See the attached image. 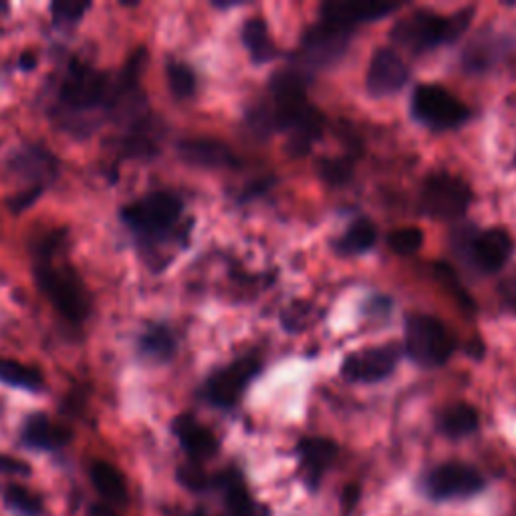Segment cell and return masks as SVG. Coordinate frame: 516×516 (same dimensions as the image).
Here are the masks:
<instances>
[{
  "label": "cell",
  "mask_w": 516,
  "mask_h": 516,
  "mask_svg": "<svg viewBox=\"0 0 516 516\" xmlns=\"http://www.w3.org/2000/svg\"><path fill=\"white\" fill-rule=\"evenodd\" d=\"M61 242V232H53L43 240L35 258V279L45 297L57 307V311L73 323L85 321L91 303L81 277L69 267H55L53 252Z\"/></svg>",
  "instance_id": "obj_1"
},
{
  "label": "cell",
  "mask_w": 516,
  "mask_h": 516,
  "mask_svg": "<svg viewBox=\"0 0 516 516\" xmlns=\"http://www.w3.org/2000/svg\"><path fill=\"white\" fill-rule=\"evenodd\" d=\"M474 9L458 11L452 17H440L434 11H414L402 17L392 29V41L412 53H426L438 45H448L460 39L470 27Z\"/></svg>",
  "instance_id": "obj_2"
},
{
  "label": "cell",
  "mask_w": 516,
  "mask_h": 516,
  "mask_svg": "<svg viewBox=\"0 0 516 516\" xmlns=\"http://www.w3.org/2000/svg\"><path fill=\"white\" fill-rule=\"evenodd\" d=\"M184 202L172 192H154L132 204L123 206L121 218L125 226L146 240L166 236L180 220Z\"/></svg>",
  "instance_id": "obj_3"
},
{
  "label": "cell",
  "mask_w": 516,
  "mask_h": 516,
  "mask_svg": "<svg viewBox=\"0 0 516 516\" xmlns=\"http://www.w3.org/2000/svg\"><path fill=\"white\" fill-rule=\"evenodd\" d=\"M113 97V81L83 63H73L59 87V101L69 111H93L97 107L109 109Z\"/></svg>",
  "instance_id": "obj_4"
},
{
  "label": "cell",
  "mask_w": 516,
  "mask_h": 516,
  "mask_svg": "<svg viewBox=\"0 0 516 516\" xmlns=\"http://www.w3.org/2000/svg\"><path fill=\"white\" fill-rule=\"evenodd\" d=\"M406 349L418 365L440 367L454 353V339L440 319L412 315L406 323Z\"/></svg>",
  "instance_id": "obj_5"
},
{
  "label": "cell",
  "mask_w": 516,
  "mask_h": 516,
  "mask_svg": "<svg viewBox=\"0 0 516 516\" xmlns=\"http://www.w3.org/2000/svg\"><path fill=\"white\" fill-rule=\"evenodd\" d=\"M412 115L430 129H452L470 117V109L440 85H420L412 95Z\"/></svg>",
  "instance_id": "obj_6"
},
{
  "label": "cell",
  "mask_w": 516,
  "mask_h": 516,
  "mask_svg": "<svg viewBox=\"0 0 516 516\" xmlns=\"http://www.w3.org/2000/svg\"><path fill=\"white\" fill-rule=\"evenodd\" d=\"M472 202L468 184L452 174L438 172L428 176L422 188V208L436 220H458Z\"/></svg>",
  "instance_id": "obj_7"
},
{
  "label": "cell",
  "mask_w": 516,
  "mask_h": 516,
  "mask_svg": "<svg viewBox=\"0 0 516 516\" xmlns=\"http://www.w3.org/2000/svg\"><path fill=\"white\" fill-rule=\"evenodd\" d=\"M402 359V347L396 343L367 347L347 355L341 365V373L349 381L377 383L390 377Z\"/></svg>",
  "instance_id": "obj_8"
},
{
  "label": "cell",
  "mask_w": 516,
  "mask_h": 516,
  "mask_svg": "<svg viewBox=\"0 0 516 516\" xmlns=\"http://www.w3.org/2000/svg\"><path fill=\"white\" fill-rule=\"evenodd\" d=\"M258 371H261V361L254 357H244L216 371L204 385L206 400L218 408H232Z\"/></svg>",
  "instance_id": "obj_9"
},
{
  "label": "cell",
  "mask_w": 516,
  "mask_h": 516,
  "mask_svg": "<svg viewBox=\"0 0 516 516\" xmlns=\"http://www.w3.org/2000/svg\"><path fill=\"white\" fill-rule=\"evenodd\" d=\"M353 29L321 19L315 27H311L301 41V57L311 67H325L335 63L349 45Z\"/></svg>",
  "instance_id": "obj_10"
},
{
  "label": "cell",
  "mask_w": 516,
  "mask_h": 516,
  "mask_svg": "<svg viewBox=\"0 0 516 516\" xmlns=\"http://www.w3.org/2000/svg\"><path fill=\"white\" fill-rule=\"evenodd\" d=\"M484 486V480L478 470L466 464L450 462L438 466L426 480V490L432 498L448 500V498H464L476 494Z\"/></svg>",
  "instance_id": "obj_11"
},
{
  "label": "cell",
  "mask_w": 516,
  "mask_h": 516,
  "mask_svg": "<svg viewBox=\"0 0 516 516\" xmlns=\"http://www.w3.org/2000/svg\"><path fill=\"white\" fill-rule=\"evenodd\" d=\"M410 79L408 65L394 49H377L371 57L369 69H367V91L373 97H387L394 95Z\"/></svg>",
  "instance_id": "obj_12"
},
{
  "label": "cell",
  "mask_w": 516,
  "mask_h": 516,
  "mask_svg": "<svg viewBox=\"0 0 516 516\" xmlns=\"http://www.w3.org/2000/svg\"><path fill=\"white\" fill-rule=\"evenodd\" d=\"M514 252L510 234L502 228H490L476 234L470 242V254L474 265L482 273H498L506 267Z\"/></svg>",
  "instance_id": "obj_13"
},
{
  "label": "cell",
  "mask_w": 516,
  "mask_h": 516,
  "mask_svg": "<svg viewBox=\"0 0 516 516\" xmlns=\"http://www.w3.org/2000/svg\"><path fill=\"white\" fill-rule=\"evenodd\" d=\"M400 5L394 3H327L321 7V19L353 29L359 23L379 21L396 13Z\"/></svg>",
  "instance_id": "obj_14"
},
{
  "label": "cell",
  "mask_w": 516,
  "mask_h": 516,
  "mask_svg": "<svg viewBox=\"0 0 516 516\" xmlns=\"http://www.w3.org/2000/svg\"><path fill=\"white\" fill-rule=\"evenodd\" d=\"M178 154L186 164L196 168L218 170V168H232L236 164V158L230 152V148L210 138L184 140L178 144Z\"/></svg>",
  "instance_id": "obj_15"
},
{
  "label": "cell",
  "mask_w": 516,
  "mask_h": 516,
  "mask_svg": "<svg viewBox=\"0 0 516 516\" xmlns=\"http://www.w3.org/2000/svg\"><path fill=\"white\" fill-rule=\"evenodd\" d=\"M174 434L178 436L184 450L190 454V458L194 462L206 460V458L214 456L218 450V442H216L214 434L208 428L200 426L196 422V418H192L188 414L178 416L174 420Z\"/></svg>",
  "instance_id": "obj_16"
},
{
  "label": "cell",
  "mask_w": 516,
  "mask_h": 516,
  "mask_svg": "<svg viewBox=\"0 0 516 516\" xmlns=\"http://www.w3.org/2000/svg\"><path fill=\"white\" fill-rule=\"evenodd\" d=\"M23 440L39 450H57L71 440V432L51 422L45 414H35L25 424Z\"/></svg>",
  "instance_id": "obj_17"
},
{
  "label": "cell",
  "mask_w": 516,
  "mask_h": 516,
  "mask_svg": "<svg viewBox=\"0 0 516 516\" xmlns=\"http://www.w3.org/2000/svg\"><path fill=\"white\" fill-rule=\"evenodd\" d=\"M91 482L97 488V492L105 500H109L113 506H125L127 504V500H129L127 484H125L121 472L115 466H111L109 462H103V460L93 462Z\"/></svg>",
  "instance_id": "obj_18"
},
{
  "label": "cell",
  "mask_w": 516,
  "mask_h": 516,
  "mask_svg": "<svg viewBox=\"0 0 516 516\" xmlns=\"http://www.w3.org/2000/svg\"><path fill=\"white\" fill-rule=\"evenodd\" d=\"M299 456L307 476L311 480H319L327 466L335 460L337 446L327 438H307L299 444Z\"/></svg>",
  "instance_id": "obj_19"
},
{
  "label": "cell",
  "mask_w": 516,
  "mask_h": 516,
  "mask_svg": "<svg viewBox=\"0 0 516 516\" xmlns=\"http://www.w3.org/2000/svg\"><path fill=\"white\" fill-rule=\"evenodd\" d=\"M15 172L27 176L29 180H51L57 174V160L53 158L51 152L39 148V146H29L23 152H19L13 160Z\"/></svg>",
  "instance_id": "obj_20"
},
{
  "label": "cell",
  "mask_w": 516,
  "mask_h": 516,
  "mask_svg": "<svg viewBox=\"0 0 516 516\" xmlns=\"http://www.w3.org/2000/svg\"><path fill=\"white\" fill-rule=\"evenodd\" d=\"M242 43L254 63H267L275 59L277 47L269 35V27L263 19H250L242 27Z\"/></svg>",
  "instance_id": "obj_21"
},
{
  "label": "cell",
  "mask_w": 516,
  "mask_h": 516,
  "mask_svg": "<svg viewBox=\"0 0 516 516\" xmlns=\"http://www.w3.org/2000/svg\"><path fill=\"white\" fill-rule=\"evenodd\" d=\"M178 349L174 333L166 325H150L140 337V351L154 363H166Z\"/></svg>",
  "instance_id": "obj_22"
},
{
  "label": "cell",
  "mask_w": 516,
  "mask_h": 516,
  "mask_svg": "<svg viewBox=\"0 0 516 516\" xmlns=\"http://www.w3.org/2000/svg\"><path fill=\"white\" fill-rule=\"evenodd\" d=\"M377 242V228L369 218L355 220L345 234L337 240L335 248L343 256H357L371 250Z\"/></svg>",
  "instance_id": "obj_23"
},
{
  "label": "cell",
  "mask_w": 516,
  "mask_h": 516,
  "mask_svg": "<svg viewBox=\"0 0 516 516\" xmlns=\"http://www.w3.org/2000/svg\"><path fill=\"white\" fill-rule=\"evenodd\" d=\"M478 428V412L468 404H456L440 416V430L448 438H464Z\"/></svg>",
  "instance_id": "obj_24"
},
{
  "label": "cell",
  "mask_w": 516,
  "mask_h": 516,
  "mask_svg": "<svg viewBox=\"0 0 516 516\" xmlns=\"http://www.w3.org/2000/svg\"><path fill=\"white\" fill-rule=\"evenodd\" d=\"M224 484H226V502L232 516H269L267 506H258L234 474L226 476Z\"/></svg>",
  "instance_id": "obj_25"
},
{
  "label": "cell",
  "mask_w": 516,
  "mask_h": 516,
  "mask_svg": "<svg viewBox=\"0 0 516 516\" xmlns=\"http://www.w3.org/2000/svg\"><path fill=\"white\" fill-rule=\"evenodd\" d=\"M0 381L29 392H39L43 387V375L37 369L13 359H0Z\"/></svg>",
  "instance_id": "obj_26"
},
{
  "label": "cell",
  "mask_w": 516,
  "mask_h": 516,
  "mask_svg": "<svg viewBox=\"0 0 516 516\" xmlns=\"http://www.w3.org/2000/svg\"><path fill=\"white\" fill-rule=\"evenodd\" d=\"M424 244V232L416 226H404L387 236V246H390L400 256L416 254Z\"/></svg>",
  "instance_id": "obj_27"
},
{
  "label": "cell",
  "mask_w": 516,
  "mask_h": 516,
  "mask_svg": "<svg viewBox=\"0 0 516 516\" xmlns=\"http://www.w3.org/2000/svg\"><path fill=\"white\" fill-rule=\"evenodd\" d=\"M5 502L13 510H17V512H21L25 516H39V514H43V500L37 494L25 490L23 486H15V484L7 486Z\"/></svg>",
  "instance_id": "obj_28"
},
{
  "label": "cell",
  "mask_w": 516,
  "mask_h": 516,
  "mask_svg": "<svg viewBox=\"0 0 516 516\" xmlns=\"http://www.w3.org/2000/svg\"><path fill=\"white\" fill-rule=\"evenodd\" d=\"M168 83H170L172 93L178 99L192 97V93L196 91V75H194V71L186 63H180V61H172L168 65Z\"/></svg>",
  "instance_id": "obj_29"
},
{
  "label": "cell",
  "mask_w": 516,
  "mask_h": 516,
  "mask_svg": "<svg viewBox=\"0 0 516 516\" xmlns=\"http://www.w3.org/2000/svg\"><path fill=\"white\" fill-rule=\"evenodd\" d=\"M319 176L329 182L331 186H341L351 180L353 174V162L349 158H333V160H321L317 168Z\"/></svg>",
  "instance_id": "obj_30"
},
{
  "label": "cell",
  "mask_w": 516,
  "mask_h": 516,
  "mask_svg": "<svg viewBox=\"0 0 516 516\" xmlns=\"http://www.w3.org/2000/svg\"><path fill=\"white\" fill-rule=\"evenodd\" d=\"M91 9V3H81V0H59V3L51 5V15L57 23H77L83 19V15Z\"/></svg>",
  "instance_id": "obj_31"
},
{
  "label": "cell",
  "mask_w": 516,
  "mask_h": 516,
  "mask_svg": "<svg viewBox=\"0 0 516 516\" xmlns=\"http://www.w3.org/2000/svg\"><path fill=\"white\" fill-rule=\"evenodd\" d=\"M180 480L184 486H188L190 490H204L208 486V476L204 474V470L196 464H188V466H182L180 472H178Z\"/></svg>",
  "instance_id": "obj_32"
},
{
  "label": "cell",
  "mask_w": 516,
  "mask_h": 516,
  "mask_svg": "<svg viewBox=\"0 0 516 516\" xmlns=\"http://www.w3.org/2000/svg\"><path fill=\"white\" fill-rule=\"evenodd\" d=\"M392 301L387 299V297H373V299H369L367 303H365V307H363V313L367 315V317H371V319H385L387 315L392 313Z\"/></svg>",
  "instance_id": "obj_33"
},
{
  "label": "cell",
  "mask_w": 516,
  "mask_h": 516,
  "mask_svg": "<svg viewBox=\"0 0 516 516\" xmlns=\"http://www.w3.org/2000/svg\"><path fill=\"white\" fill-rule=\"evenodd\" d=\"M31 472L29 464L17 460V458H11V456H5L0 454V474H17V476H27Z\"/></svg>",
  "instance_id": "obj_34"
},
{
  "label": "cell",
  "mask_w": 516,
  "mask_h": 516,
  "mask_svg": "<svg viewBox=\"0 0 516 516\" xmlns=\"http://www.w3.org/2000/svg\"><path fill=\"white\" fill-rule=\"evenodd\" d=\"M343 500H345V512H349L355 504H357V500H359V486H349V488H345V494H343Z\"/></svg>",
  "instance_id": "obj_35"
},
{
  "label": "cell",
  "mask_w": 516,
  "mask_h": 516,
  "mask_svg": "<svg viewBox=\"0 0 516 516\" xmlns=\"http://www.w3.org/2000/svg\"><path fill=\"white\" fill-rule=\"evenodd\" d=\"M89 516H119V514L107 504H93L89 508Z\"/></svg>",
  "instance_id": "obj_36"
},
{
  "label": "cell",
  "mask_w": 516,
  "mask_h": 516,
  "mask_svg": "<svg viewBox=\"0 0 516 516\" xmlns=\"http://www.w3.org/2000/svg\"><path fill=\"white\" fill-rule=\"evenodd\" d=\"M502 289H504V291H502V295H504L506 303H510V305H514V307H516V279H514V281L504 283V287H502Z\"/></svg>",
  "instance_id": "obj_37"
},
{
  "label": "cell",
  "mask_w": 516,
  "mask_h": 516,
  "mask_svg": "<svg viewBox=\"0 0 516 516\" xmlns=\"http://www.w3.org/2000/svg\"><path fill=\"white\" fill-rule=\"evenodd\" d=\"M19 63H21V67H23L25 71H31V69H35V65H37V55H35L33 51H27V53L21 55Z\"/></svg>",
  "instance_id": "obj_38"
}]
</instances>
